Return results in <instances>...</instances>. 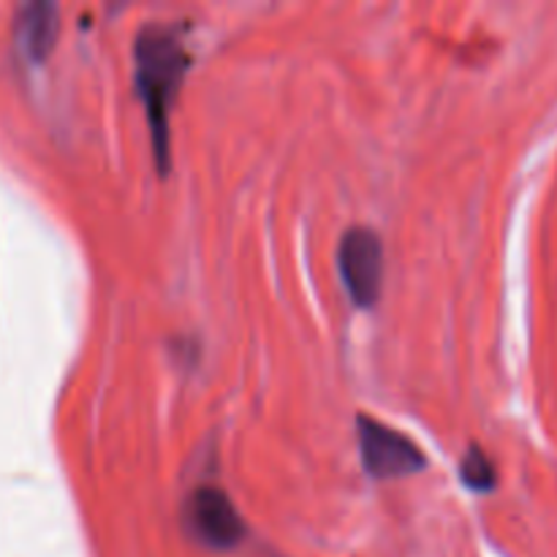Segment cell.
I'll return each instance as SVG.
<instances>
[{"label": "cell", "instance_id": "1", "mask_svg": "<svg viewBox=\"0 0 557 557\" xmlns=\"http://www.w3.org/2000/svg\"><path fill=\"white\" fill-rule=\"evenodd\" d=\"M194 54L183 38V27L150 22L134 41V87L147 112L158 172L172 163V107L188 76Z\"/></svg>", "mask_w": 557, "mask_h": 557}, {"label": "cell", "instance_id": "3", "mask_svg": "<svg viewBox=\"0 0 557 557\" xmlns=\"http://www.w3.org/2000/svg\"><path fill=\"white\" fill-rule=\"evenodd\" d=\"M183 520L190 536L207 549L228 553L239 547L248 533L243 515L237 511L234 500L223 493L218 484H199L185 498Z\"/></svg>", "mask_w": 557, "mask_h": 557}, {"label": "cell", "instance_id": "2", "mask_svg": "<svg viewBox=\"0 0 557 557\" xmlns=\"http://www.w3.org/2000/svg\"><path fill=\"white\" fill-rule=\"evenodd\" d=\"M384 239L370 226H351L337 245V270L357 308L368 310L379 302L384 288Z\"/></svg>", "mask_w": 557, "mask_h": 557}, {"label": "cell", "instance_id": "6", "mask_svg": "<svg viewBox=\"0 0 557 557\" xmlns=\"http://www.w3.org/2000/svg\"><path fill=\"white\" fill-rule=\"evenodd\" d=\"M457 471H460L462 484L473 493H493L495 484H498V471L479 444L468 446Z\"/></svg>", "mask_w": 557, "mask_h": 557}, {"label": "cell", "instance_id": "5", "mask_svg": "<svg viewBox=\"0 0 557 557\" xmlns=\"http://www.w3.org/2000/svg\"><path fill=\"white\" fill-rule=\"evenodd\" d=\"M60 30V9L49 0H36L16 9L14 38L20 52L33 63H41L52 52Z\"/></svg>", "mask_w": 557, "mask_h": 557}, {"label": "cell", "instance_id": "4", "mask_svg": "<svg viewBox=\"0 0 557 557\" xmlns=\"http://www.w3.org/2000/svg\"><path fill=\"white\" fill-rule=\"evenodd\" d=\"M357 433L362 466L373 479H403L428 468V455L417 441L368 413L357 417Z\"/></svg>", "mask_w": 557, "mask_h": 557}]
</instances>
